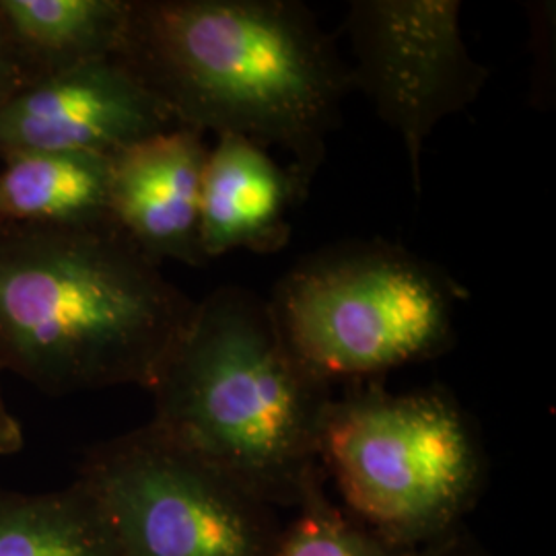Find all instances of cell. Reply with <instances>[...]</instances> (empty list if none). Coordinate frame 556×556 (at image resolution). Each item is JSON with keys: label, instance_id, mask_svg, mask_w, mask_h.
<instances>
[{"label": "cell", "instance_id": "obj_1", "mask_svg": "<svg viewBox=\"0 0 556 556\" xmlns=\"http://www.w3.org/2000/svg\"><path fill=\"white\" fill-rule=\"evenodd\" d=\"M116 59L176 126L285 151L299 200L353 89L334 41L295 0H130Z\"/></svg>", "mask_w": 556, "mask_h": 556}, {"label": "cell", "instance_id": "obj_2", "mask_svg": "<svg viewBox=\"0 0 556 556\" xmlns=\"http://www.w3.org/2000/svg\"><path fill=\"white\" fill-rule=\"evenodd\" d=\"M194 305L110 219L0 225V371L43 394L149 390Z\"/></svg>", "mask_w": 556, "mask_h": 556}, {"label": "cell", "instance_id": "obj_3", "mask_svg": "<svg viewBox=\"0 0 556 556\" xmlns=\"http://www.w3.org/2000/svg\"><path fill=\"white\" fill-rule=\"evenodd\" d=\"M149 392L155 427L277 509L324 480L332 386L299 361L256 293L219 287L199 301Z\"/></svg>", "mask_w": 556, "mask_h": 556}, {"label": "cell", "instance_id": "obj_4", "mask_svg": "<svg viewBox=\"0 0 556 556\" xmlns=\"http://www.w3.org/2000/svg\"><path fill=\"white\" fill-rule=\"evenodd\" d=\"M319 464L349 517L404 551L452 542L484 478L480 441L454 397L392 394L378 381L332 397Z\"/></svg>", "mask_w": 556, "mask_h": 556}, {"label": "cell", "instance_id": "obj_5", "mask_svg": "<svg viewBox=\"0 0 556 556\" xmlns=\"http://www.w3.org/2000/svg\"><path fill=\"white\" fill-rule=\"evenodd\" d=\"M466 291L388 241H346L298 262L268 301L278 330L321 381L365 383L439 357Z\"/></svg>", "mask_w": 556, "mask_h": 556}, {"label": "cell", "instance_id": "obj_6", "mask_svg": "<svg viewBox=\"0 0 556 556\" xmlns=\"http://www.w3.org/2000/svg\"><path fill=\"white\" fill-rule=\"evenodd\" d=\"M77 480L122 556H275L285 530L275 505L153 422L93 445Z\"/></svg>", "mask_w": 556, "mask_h": 556}, {"label": "cell", "instance_id": "obj_7", "mask_svg": "<svg viewBox=\"0 0 556 556\" xmlns=\"http://www.w3.org/2000/svg\"><path fill=\"white\" fill-rule=\"evenodd\" d=\"M459 0H353L344 21L361 89L396 132L420 194L425 142L482 93L489 71L462 34Z\"/></svg>", "mask_w": 556, "mask_h": 556}, {"label": "cell", "instance_id": "obj_8", "mask_svg": "<svg viewBox=\"0 0 556 556\" xmlns=\"http://www.w3.org/2000/svg\"><path fill=\"white\" fill-rule=\"evenodd\" d=\"M157 98L116 56L34 83L0 105V161L21 153H98L174 128Z\"/></svg>", "mask_w": 556, "mask_h": 556}, {"label": "cell", "instance_id": "obj_9", "mask_svg": "<svg viewBox=\"0 0 556 556\" xmlns=\"http://www.w3.org/2000/svg\"><path fill=\"white\" fill-rule=\"evenodd\" d=\"M208 157L204 135L174 126L112 157L110 220L147 258L202 266L200 192Z\"/></svg>", "mask_w": 556, "mask_h": 556}, {"label": "cell", "instance_id": "obj_10", "mask_svg": "<svg viewBox=\"0 0 556 556\" xmlns=\"http://www.w3.org/2000/svg\"><path fill=\"white\" fill-rule=\"evenodd\" d=\"M298 188L254 140L220 135L208 149L200 192L202 256L220 258L233 250L277 254L291 238L289 208Z\"/></svg>", "mask_w": 556, "mask_h": 556}, {"label": "cell", "instance_id": "obj_11", "mask_svg": "<svg viewBox=\"0 0 556 556\" xmlns=\"http://www.w3.org/2000/svg\"><path fill=\"white\" fill-rule=\"evenodd\" d=\"M130 0H0V27L29 85L114 59Z\"/></svg>", "mask_w": 556, "mask_h": 556}, {"label": "cell", "instance_id": "obj_12", "mask_svg": "<svg viewBox=\"0 0 556 556\" xmlns=\"http://www.w3.org/2000/svg\"><path fill=\"white\" fill-rule=\"evenodd\" d=\"M110 165L98 153H21L0 161V225L110 219Z\"/></svg>", "mask_w": 556, "mask_h": 556}, {"label": "cell", "instance_id": "obj_13", "mask_svg": "<svg viewBox=\"0 0 556 556\" xmlns=\"http://www.w3.org/2000/svg\"><path fill=\"white\" fill-rule=\"evenodd\" d=\"M0 556H122L91 493L68 486L23 493L0 486Z\"/></svg>", "mask_w": 556, "mask_h": 556}, {"label": "cell", "instance_id": "obj_14", "mask_svg": "<svg viewBox=\"0 0 556 556\" xmlns=\"http://www.w3.org/2000/svg\"><path fill=\"white\" fill-rule=\"evenodd\" d=\"M435 551H404L374 536L332 503L319 480L285 523L275 556H433Z\"/></svg>", "mask_w": 556, "mask_h": 556}, {"label": "cell", "instance_id": "obj_15", "mask_svg": "<svg viewBox=\"0 0 556 556\" xmlns=\"http://www.w3.org/2000/svg\"><path fill=\"white\" fill-rule=\"evenodd\" d=\"M25 87H29L27 75L21 66L20 59L7 40L2 27H0V105L17 96Z\"/></svg>", "mask_w": 556, "mask_h": 556}, {"label": "cell", "instance_id": "obj_16", "mask_svg": "<svg viewBox=\"0 0 556 556\" xmlns=\"http://www.w3.org/2000/svg\"><path fill=\"white\" fill-rule=\"evenodd\" d=\"M23 447V429L20 420L9 410L0 392V456H13Z\"/></svg>", "mask_w": 556, "mask_h": 556}, {"label": "cell", "instance_id": "obj_17", "mask_svg": "<svg viewBox=\"0 0 556 556\" xmlns=\"http://www.w3.org/2000/svg\"><path fill=\"white\" fill-rule=\"evenodd\" d=\"M433 556H480L477 553H470V551H466L464 546H459L456 540H452V542H447V544H443V546H439L438 551H435V555Z\"/></svg>", "mask_w": 556, "mask_h": 556}]
</instances>
